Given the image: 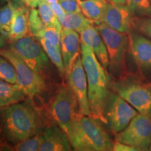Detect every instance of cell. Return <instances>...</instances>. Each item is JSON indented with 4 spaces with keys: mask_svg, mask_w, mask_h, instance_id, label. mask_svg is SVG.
<instances>
[{
    "mask_svg": "<svg viewBox=\"0 0 151 151\" xmlns=\"http://www.w3.org/2000/svg\"><path fill=\"white\" fill-rule=\"evenodd\" d=\"M81 55L88 81V101L91 116L106 124L104 109L111 91V78L92 49L81 43Z\"/></svg>",
    "mask_w": 151,
    "mask_h": 151,
    "instance_id": "2",
    "label": "cell"
},
{
    "mask_svg": "<svg viewBox=\"0 0 151 151\" xmlns=\"http://www.w3.org/2000/svg\"><path fill=\"white\" fill-rule=\"evenodd\" d=\"M46 27V24L41 20L37 9L30 8L29 13V29L30 35L37 39L40 33Z\"/></svg>",
    "mask_w": 151,
    "mask_h": 151,
    "instance_id": "25",
    "label": "cell"
},
{
    "mask_svg": "<svg viewBox=\"0 0 151 151\" xmlns=\"http://www.w3.org/2000/svg\"><path fill=\"white\" fill-rule=\"evenodd\" d=\"M67 83L74 93L78 103V113L91 116L88 94V81L83 65L81 54L79 55L71 70L66 74Z\"/></svg>",
    "mask_w": 151,
    "mask_h": 151,
    "instance_id": "11",
    "label": "cell"
},
{
    "mask_svg": "<svg viewBox=\"0 0 151 151\" xmlns=\"http://www.w3.org/2000/svg\"><path fill=\"white\" fill-rule=\"evenodd\" d=\"M9 48L14 51L32 70L47 79L51 71L52 62L43 50L40 41L32 35L10 43Z\"/></svg>",
    "mask_w": 151,
    "mask_h": 151,
    "instance_id": "6",
    "label": "cell"
},
{
    "mask_svg": "<svg viewBox=\"0 0 151 151\" xmlns=\"http://www.w3.org/2000/svg\"><path fill=\"white\" fill-rule=\"evenodd\" d=\"M6 41H7L2 37V35L0 34V50H1V49L4 48V47Z\"/></svg>",
    "mask_w": 151,
    "mask_h": 151,
    "instance_id": "34",
    "label": "cell"
},
{
    "mask_svg": "<svg viewBox=\"0 0 151 151\" xmlns=\"http://www.w3.org/2000/svg\"><path fill=\"white\" fill-rule=\"evenodd\" d=\"M148 150L151 151V139H150V146H149V149H148Z\"/></svg>",
    "mask_w": 151,
    "mask_h": 151,
    "instance_id": "38",
    "label": "cell"
},
{
    "mask_svg": "<svg viewBox=\"0 0 151 151\" xmlns=\"http://www.w3.org/2000/svg\"><path fill=\"white\" fill-rule=\"evenodd\" d=\"M5 1H9V0H0V4H2V3L4 2Z\"/></svg>",
    "mask_w": 151,
    "mask_h": 151,
    "instance_id": "37",
    "label": "cell"
},
{
    "mask_svg": "<svg viewBox=\"0 0 151 151\" xmlns=\"http://www.w3.org/2000/svg\"><path fill=\"white\" fill-rule=\"evenodd\" d=\"M106 46L109 55L108 72L114 80L124 78L128 73L127 54L129 50V34L120 32L105 22L95 24Z\"/></svg>",
    "mask_w": 151,
    "mask_h": 151,
    "instance_id": "4",
    "label": "cell"
},
{
    "mask_svg": "<svg viewBox=\"0 0 151 151\" xmlns=\"http://www.w3.org/2000/svg\"><path fill=\"white\" fill-rule=\"evenodd\" d=\"M46 2H48V4H52V3H55L58 1V0H45Z\"/></svg>",
    "mask_w": 151,
    "mask_h": 151,
    "instance_id": "36",
    "label": "cell"
},
{
    "mask_svg": "<svg viewBox=\"0 0 151 151\" xmlns=\"http://www.w3.org/2000/svg\"><path fill=\"white\" fill-rule=\"evenodd\" d=\"M14 9V4L10 0L0 6V34L7 41L11 29Z\"/></svg>",
    "mask_w": 151,
    "mask_h": 151,
    "instance_id": "22",
    "label": "cell"
},
{
    "mask_svg": "<svg viewBox=\"0 0 151 151\" xmlns=\"http://www.w3.org/2000/svg\"><path fill=\"white\" fill-rule=\"evenodd\" d=\"M113 151H139V150L135 147L129 146V145L125 144L124 143L119 142V141H115L113 142Z\"/></svg>",
    "mask_w": 151,
    "mask_h": 151,
    "instance_id": "31",
    "label": "cell"
},
{
    "mask_svg": "<svg viewBox=\"0 0 151 151\" xmlns=\"http://www.w3.org/2000/svg\"><path fill=\"white\" fill-rule=\"evenodd\" d=\"M33 99L0 107V141L13 146L43 131L48 122Z\"/></svg>",
    "mask_w": 151,
    "mask_h": 151,
    "instance_id": "1",
    "label": "cell"
},
{
    "mask_svg": "<svg viewBox=\"0 0 151 151\" xmlns=\"http://www.w3.org/2000/svg\"><path fill=\"white\" fill-rule=\"evenodd\" d=\"M60 37H61V31L55 27H46L40 33L38 39H45L52 44L60 48Z\"/></svg>",
    "mask_w": 151,
    "mask_h": 151,
    "instance_id": "29",
    "label": "cell"
},
{
    "mask_svg": "<svg viewBox=\"0 0 151 151\" xmlns=\"http://www.w3.org/2000/svg\"><path fill=\"white\" fill-rule=\"evenodd\" d=\"M80 38L81 43H84L92 49L101 65L108 71V51L104 41L95 26L92 24L81 32Z\"/></svg>",
    "mask_w": 151,
    "mask_h": 151,
    "instance_id": "16",
    "label": "cell"
},
{
    "mask_svg": "<svg viewBox=\"0 0 151 151\" xmlns=\"http://www.w3.org/2000/svg\"><path fill=\"white\" fill-rule=\"evenodd\" d=\"M113 2L116 3V4H127V0H111Z\"/></svg>",
    "mask_w": 151,
    "mask_h": 151,
    "instance_id": "35",
    "label": "cell"
},
{
    "mask_svg": "<svg viewBox=\"0 0 151 151\" xmlns=\"http://www.w3.org/2000/svg\"><path fill=\"white\" fill-rule=\"evenodd\" d=\"M14 4V13L9 42H14L21 38L30 35L29 29V13L28 6L21 3Z\"/></svg>",
    "mask_w": 151,
    "mask_h": 151,
    "instance_id": "17",
    "label": "cell"
},
{
    "mask_svg": "<svg viewBox=\"0 0 151 151\" xmlns=\"http://www.w3.org/2000/svg\"><path fill=\"white\" fill-rule=\"evenodd\" d=\"M129 50L143 77L151 75V39L137 31L129 34Z\"/></svg>",
    "mask_w": 151,
    "mask_h": 151,
    "instance_id": "12",
    "label": "cell"
},
{
    "mask_svg": "<svg viewBox=\"0 0 151 151\" xmlns=\"http://www.w3.org/2000/svg\"><path fill=\"white\" fill-rule=\"evenodd\" d=\"M60 46L67 74L81 54V38L78 32L73 29L62 28Z\"/></svg>",
    "mask_w": 151,
    "mask_h": 151,
    "instance_id": "15",
    "label": "cell"
},
{
    "mask_svg": "<svg viewBox=\"0 0 151 151\" xmlns=\"http://www.w3.org/2000/svg\"><path fill=\"white\" fill-rule=\"evenodd\" d=\"M102 122L78 113L73 117L69 134L71 146L76 151H111L113 141Z\"/></svg>",
    "mask_w": 151,
    "mask_h": 151,
    "instance_id": "3",
    "label": "cell"
},
{
    "mask_svg": "<svg viewBox=\"0 0 151 151\" xmlns=\"http://www.w3.org/2000/svg\"><path fill=\"white\" fill-rule=\"evenodd\" d=\"M18 1L26 5L29 8H36L40 0H18Z\"/></svg>",
    "mask_w": 151,
    "mask_h": 151,
    "instance_id": "33",
    "label": "cell"
},
{
    "mask_svg": "<svg viewBox=\"0 0 151 151\" xmlns=\"http://www.w3.org/2000/svg\"><path fill=\"white\" fill-rule=\"evenodd\" d=\"M58 20L62 28L75 30L79 34L89 26L94 24L81 13H65Z\"/></svg>",
    "mask_w": 151,
    "mask_h": 151,
    "instance_id": "20",
    "label": "cell"
},
{
    "mask_svg": "<svg viewBox=\"0 0 151 151\" xmlns=\"http://www.w3.org/2000/svg\"><path fill=\"white\" fill-rule=\"evenodd\" d=\"M109 0H78L81 12L90 22L97 24L103 22Z\"/></svg>",
    "mask_w": 151,
    "mask_h": 151,
    "instance_id": "19",
    "label": "cell"
},
{
    "mask_svg": "<svg viewBox=\"0 0 151 151\" xmlns=\"http://www.w3.org/2000/svg\"><path fill=\"white\" fill-rule=\"evenodd\" d=\"M111 89L127 101L139 113L151 118V85L128 74L110 83Z\"/></svg>",
    "mask_w": 151,
    "mask_h": 151,
    "instance_id": "5",
    "label": "cell"
},
{
    "mask_svg": "<svg viewBox=\"0 0 151 151\" xmlns=\"http://www.w3.org/2000/svg\"><path fill=\"white\" fill-rule=\"evenodd\" d=\"M134 16L127 4H120L109 0L106 6L103 22L113 29L129 34L133 29Z\"/></svg>",
    "mask_w": 151,
    "mask_h": 151,
    "instance_id": "13",
    "label": "cell"
},
{
    "mask_svg": "<svg viewBox=\"0 0 151 151\" xmlns=\"http://www.w3.org/2000/svg\"><path fill=\"white\" fill-rule=\"evenodd\" d=\"M127 4L135 18L151 16V0H127Z\"/></svg>",
    "mask_w": 151,
    "mask_h": 151,
    "instance_id": "24",
    "label": "cell"
},
{
    "mask_svg": "<svg viewBox=\"0 0 151 151\" xmlns=\"http://www.w3.org/2000/svg\"><path fill=\"white\" fill-rule=\"evenodd\" d=\"M42 141V132L33 137L28 138L21 142L13 146V150L37 151L39 150Z\"/></svg>",
    "mask_w": 151,
    "mask_h": 151,
    "instance_id": "27",
    "label": "cell"
},
{
    "mask_svg": "<svg viewBox=\"0 0 151 151\" xmlns=\"http://www.w3.org/2000/svg\"><path fill=\"white\" fill-rule=\"evenodd\" d=\"M20 87L0 78V107H4L27 99Z\"/></svg>",
    "mask_w": 151,
    "mask_h": 151,
    "instance_id": "18",
    "label": "cell"
},
{
    "mask_svg": "<svg viewBox=\"0 0 151 151\" xmlns=\"http://www.w3.org/2000/svg\"><path fill=\"white\" fill-rule=\"evenodd\" d=\"M0 55L11 62L16 69L17 83L28 97L35 99L48 90L46 79L27 66L14 51L10 48L0 50Z\"/></svg>",
    "mask_w": 151,
    "mask_h": 151,
    "instance_id": "7",
    "label": "cell"
},
{
    "mask_svg": "<svg viewBox=\"0 0 151 151\" xmlns=\"http://www.w3.org/2000/svg\"><path fill=\"white\" fill-rule=\"evenodd\" d=\"M66 13H82L78 0H58Z\"/></svg>",
    "mask_w": 151,
    "mask_h": 151,
    "instance_id": "30",
    "label": "cell"
},
{
    "mask_svg": "<svg viewBox=\"0 0 151 151\" xmlns=\"http://www.w3.org/2000/svg\"><path fill=\"white\" fill-rule=\"evenodd\" d=\"M151 139V118L139 113L119 133L115 141L137 148L139 151L148 150Z\"/></svg>",
    "mask_w": 151,
    "mask_h": 151,
    "instance_id": "10",
    "label": "cell"
},
{
    "mask_svg": "<svg viewBox=\"0 0 151 151\" xmlns=\"http://www.w3.org/2000/svg\"><path fill=\"white\" fill-rule=\"evenodd\" d=\"M133 28L138 32L151 39V16L134 18Z\"/></svg>",
    "mask_w": 151,
    "mask_h": 151,
    "instance_id": "28",
    "label": "cell"
},
{
    "mask_svg": "<svg viewBox=\"0 0 151 151\" xmlns=\"http://www.w3.org/2000/svg\"><path fill=\"white\" fill-rule=\"evenodd\" d=\"M40 151L73 150L67 133L60 126L51 122L42 131Z\"/></svg>",
    "mask_w": 151,
    "mask_h": 151,
    "instance_id": "14",
    "label": "cell"
},
{
    "mask_svg": "<svg viewBox=\"0 0 151 151\" xmlns=\"http://www.w3.org/2000/svg\"><path fill=\"white\" fill-rule=\"evenodd\" d=\"M52 121L70 133L73 118L78 113V103L69 85L62 83L57 88L50 106Z\"/></svg>",
    "mask_w": 151,
    "mask_h": 151,
    "instance_id": "8",
    "label": "cell"
},
{
    "mask_svg": "<svg viewBox=\"0 0 151 151\" xmlns=\"http://www.w3.org/2000/svg\"><path fill=\"white\" fill-rule=\"evenodd\" d=\"M39 40L49 59L52 62V65L58 69L60 77L64 81L65 78H66V70L64 65L61 49L58 48L45 39H39Z\"/></svg>",
    "mask_w": 151,
    "mask_h": 151,
    "instance_id": "21",
    "label": "cell"
},
{
    "mask_svg": "<svg viewBox=\"0 0 151 151\" xmlns=\"http://www.w3.org/2000/svg\"><path fill=\"white\" fill-rule=\"evenodd\" d=\"M38 11L40 17L46 27H55L61 31L62 27L58 20V17L55 15L50 4L45 0H40L38 4Z\"/></svg>",
    "mask_w": 151,
    "mask_h": 151,
    "instance_id": "23",
    "label": "cell"
},
{
    "mask_svg": "<svg viewBox=\"0 0 151 151\" xmlns=\"http://www.w3.org/2000/svg\"><path fill=\"white\" fill-rule=\"evenodd\" d=\"M49 4H50V8L52 9V10L54 12L55 15L58 17V18H60V17H62V16H64V15L65 14L66 12L58 1H57V2H55V3Z\"/></svg>",
    "mask_w": 151,
    "mask_h": 151,
    "instance_id": "32",
    "label": "cell"
},
{
    "mask_svg": "<svg viewBox=\"0 0 151 151\" xmlns=\"http://www.w3.org/2000/svg\"><path fill=\"white\" fill-rule=\"evenodd\" d=\"M139 112L111 89L104 109L106 124L115 134L122 131Z\"/></svg>",
    "mask_w": 151,
    "mask_h": 151,
    "instance_id": "9",
    "label": "cell"
},
{
    "mask_svg": "<svg viewBox=\"0 0 151 151\" xmlns=\"http://www.w3.org/2000/svg\"><path fill=\"white\" fill-rule=\"evenodd\" d=\"M150 85H151V83H150Z\"/></svg>",
    "mask_w": 151,
    "mask_h": 151,
    "instance_id": "39",
    "label": "cell"
},
{
    "mask_svg": "<svg viewBox=\"0 0 151 151\" xmlns=\"http://www.w3.org/2000/svg\"><path fill=\"white\" fill-rule=\"evenodd\" d=\"M0 78L13 84H16V69L11 62L0 55Z\"/></svg>",
    "mask_w": 151,
    "mask_h": 151,
    "instance_id": "26",
    "label": "cell"
}]
</instances>
